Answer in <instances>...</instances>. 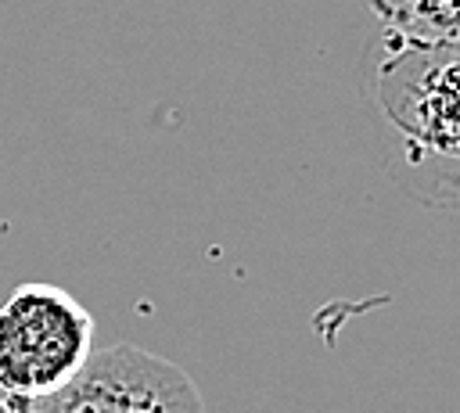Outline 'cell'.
Returning <instances> with one entry per match:
<instances>
[{
	"instance_id": "cell-5",
	"label": "cell",
	"mask_w": 460,
	"mask_h": 413,
	"mask_svg": "<svg viewBox=\"0 0 460 413\" xmlns=\"http://www.w3.org/2000/svg\"><path fill=\"white\" fill-rule=\"evenodd\" d=\"M0 413H32V399L0 384Z\"/></svg>"
},
{
	"instance_id": "cell-3",
	"label": "cell",
	"mask_w": 460,
	"mask_h": 413,
	"mask_svg": "<svg viewBox=\"0 0 460 413\" xmlns=\"http://www.w3.org/2000/svg\"><path fill=\"white\" fill-rule=\"evenodd\" d=\"M32 413H205L183 366L137 345H108L54 391L32 399Z\"/></svg>"
},
{
	"instance_id": "cell-1",
	"label": "cell",
	"mask_w": 460,
	"mask_h": 413,
	"mask_svg": "<svg viewBox=\"0 0 460 413\" xmlns=\"http://www.w3.org/2000/svg\"><path fill=\"white\" fill-rule=\"evenodd\" d=\"M370 101L395 133L406 176L442 190L453 205L456 190V43H413L385 32L377 43Z\"/></svg>"
},
{
	"instance_id": "cell-4",
	"label": "cell",
	"mask_w": 460,
	"mask_h": 413,
	"mask_svg": "<svg viewBox=\"0 0 460 413\" xmlns=\"http://www.w3.org/2000/svg\"><path fill=\"white\" fill-rule=\"evenodd\" d=\"M385 32L413 43H456V0H370Z\"/></svg>"
},
{
	"instance_id": "cell-2",
	"label": "cell",
	"mask_w": 460,
	"mask_h": 413,
	"mask_svg": "<svg viewBox=\"0 0 460 413\" xmlns=\"http://www.w3.org/2000/svg\"><path fill=\"white\" fill-rule=\"evenodd\" d=\"M93 316L58 284H18L0 305V384L40 399L93 352Z\"/></svg>"
}]
</instances>
